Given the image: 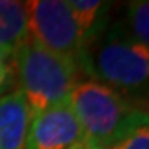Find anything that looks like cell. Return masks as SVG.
I'll return each instance as SVG.
<instances>
[{
  "label": "cell",
  "mask_w": 149,
  "mask_h": 149,
  "mask_svg": "<svg viewBox=\"0 0 149 149\" xmlns=\"http://www.w3.org/2000/svg\"><path fill=\"white\" fill-rule=\"evenodd\" d=\"M17 83L30 113L65 103L80 83L81 68L70 58L43 50L33 42H25L15 56Z\"/></svg>",
  "instance_id": "obj_1"
},
{
  "label": "cell",
  "mask_w": 149,
  "mask_h": 149,
  "mask_svg": "<svg viewBox=\"0 0 149 149\" xmlns=\"http://www.w3.org/2000/svg\"><path fill=\"white\" fill-rule=\"evenodd\" d=\"M81 71L121 95L149 96V47L126 35L109 32L85 53Z\"/></svg>",
  "instance_id": "obj_2"
},
{
  "label": "cell",
  "mask_w": 149,
  "mask_h": 149,
  "mask_svg": "<svg viewBox=\"0 0 149 149\" xmlns=\"http://www.w3.org/2000/svg\"><path fill=\"white\" fill-rule=\"evenodd\" d=\"M66 101L78 119L83 141L104 148H109L144 111L128 96L96 80L80 81Z\"/></svg>",
  "instance_id": "obj_3"
},
{
  "label": "cell",
  "mask_w": 149,
  "mask_h": 149,
  "mask_svg": "<svg viewBox=\"0 0 149 149\" xmlns=\"http://www.w3.org/2000/svg\"><path fill=\"white\" fill-rule=\"evenodd\" d=\"M25 10L28 40L47 52L73 60L81 68L86 50L68 3L65 0H28Z\"/></svg>",
  "instance_id": "obj_4"
},
{
  "label": "cell",
  "mask_w": 149,
  "mask_h": 149,
  "mask_svg": "<svg viewBox=\"0 0 149 149\" xmlns=\"http://www.w3.org/2000/svg\"><path fill=\"white\" fill-rule=\"evenodd\" d=\"M83 133L68 101L33 114L25 149H73Z\"/></svg>",
  "instance_id": "obj_5"
},
{
  "label": "cell",
  "mask_w": 149,
  "mask_h": 149,
  "mask_svg": "<svg viewBox=\"0 0 149 149\" xmlns=\"http://www.w3.org/2000/svg\"><path fill=\"white\" fill-rule=\"evenodd\" d=\"M32 113L18 90L0 96V149H25Z\"/></svg>",
  "instance_id": "obj_6"
},
{
  "label": "cell",
  "mask_w": 149,
  "mask_h": 149,
  "mask_svg": "<svg viewBox=\"0 0 149 149\" xmlns=\"http://www.w3.org/2000/svg\"><path fill=\"white\" fill-rule=\"evenodd\" d=\"M28 42L25 2L0 0V48L18 52Z\"/></svg>",
  "instance_id": "obj_7"
},
{
  "label": "cell",
  "mask_w": 149,
  "mask_h": 149,
  "mask_svg": "<svg viewBox=\"0 0 149 149\" xmlns=\"http://www.w3.org/2000/svg\"><path fill=\"white\" fill-rule=\"evenodd\" d=\"M66 3L83 35L85 50H88L96 40H100L104 30L108 5L100 0H68Z\"/></svg>",
  "instance_id": "obj_8"
},
{
  "label": "cell",
  "mask_w": 149,
  "mask_h": 149,
  "mask_svg": "<svg viewBox=\"0 0 149 149\" xmlns=\"http://www.w3.org/2000/svg\"><path fill=\"white\" fill-rule=\"evenodd\" d=\"M126 35L149 47V0L129 2L126 7Z\"/></svg>",
  "instance_id": "obj_9"
},
{
  "label": "cell",
  "mask_w": 149,
  "mask_h": 149,
  "mask_svg": "<svg viewBox=\"0 0 149 149\" xmlns=\"http://www.w3.org/2000/svg\"><path fill=\"white\" fill-rule=\"evenodd\" d=\"M108 149H149V113H141Z\"/></svg>",
  "instance_id": "obj_10"
},
{
  "label": "cell",
  "mask_w": 149,
  "mask_h": 149,
  "mask_svg": "<svg viewBox=\"0 0 149 149\" xmlns=\"http://www.w3.org/2000/svg\"><path fill=\"white\" fill-rule=\"evenodd\" d=\"M17 52H10L0 48V96L10 91V88L17 83Z\"/></svg>",
  "instance_id": "obj_11"
},
{
  "label": "cell",
  "mask_w": 149,
  "mask_h": 149,
  "mask_svg": "<svg viewBox=\"0 0 149 149\" xmlns=\"http://www.w3.org/2000/svg\"><path fill=\"white\" fill-rule=\"evenodd\" d=\"M73 149H108V148L100 146V144H91V143H85V141H81V143H78Z\"/></svg>",
  "instance_id": "obj_12"
},
{
  "label": "cell",
  "mask_w": 149,
  "mask_h": 149,
  "mask_svg": "<svg viewBox=\"0 0 149 149\" xmlns=\"http://www.w3.org/2000/svg\"><path fill=\"white\" fill-rule=\"evenodd\" d=\"M146 106H149V96H148V100H146L144 104H139V108H146Z\"/></svg>",
  "instance_id": "obj_13"
},
{
  "label": "cell",
  "mask_w": 149,
  "mask_h": 149,
  "mask_svg": "<svg viewBox=\"0 0 149 149\" xmlns=\"http://www.w3.org/2000/svg\"><path fill=\"white\" fill-rule=\"evenodd\" d=\"M141 109H144L146 113H149V106H146V108H141Z\"/></svg>",
  "instance_id": "obj_14"
}]
</instances>
